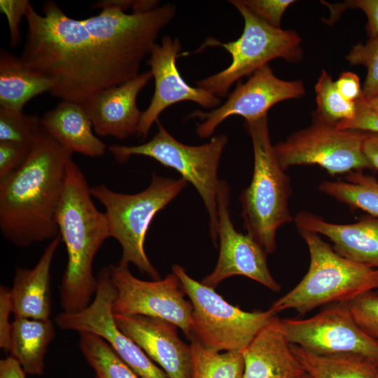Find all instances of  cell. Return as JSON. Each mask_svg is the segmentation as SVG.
<instances>
[{
    "instance_id": "6da1fadb",
    "label": "cell",
    "mask_w": 378,
    "mask_h": 378,
    "mask_svg": "<svg viewBox=\"0 0 378 378\" xmlns=\"http://www.w3.org/2000/svg\"><path fill=\"white\" fill-rule=\"evenodd\" d=\"M42 12L28 4L27 34L19 57L50 83L52 96L84 103L139 74L142 61L176 7L167 4L132 13L108 8L78 20L67 16L55 1H47Z\"/></svg>"
},
{
    "instance_id": "7a4b0ae2",
    "label": "cell",
    "mask_w": 378,
    "mask_h": 378,
    "mask_svg": "<svg viewBox=\"0 0 378 378\" xmlns=\"http://www.w3.org/2000/svg\"><path fill=\"white\" fill-rule=\"evenodd\" d=\"M73 153L43 130L27 160L0 181V230L18 247L52 241Z\"/></svg>"
},
{
    "instance_id": "3957f363",
    "label": "cell",
    "mask_w": 378,
    "mask_h": 378,
    "mask_svg": "<svg viewBox=\"0 0 378 378\" xmlns=\"http://www.w3.org/2000/svg\"><path fill=\"white\" fill-rule=\"evenodd\" d=\"M90 188L78 164L71 158L56 221L67 252V263L59 287L63 312L75 313L86 308L97 292L93 274L94 257L110 237L105 213L95 206Z\"/></svg>"
},
{
    "instance_id": "277c9868",
    "label": "cell",
    "mask_w": 378,
    "mask_h": 378,
    "mask_svg": "<svg viewBox=\"0 0 378 378\" xmlns=\"http://www.w3.org/2000/svg\"><path fill=\"white\" fill-rule=\"evenodd\" d=\"M254 157L253 178L239 195L244 225L267 252L276 250V232L291 222L288 202L291 195L289 176L280 167L270 141L267 114L245 120Z\"/></svg>"
},
{
    "instance_id": "5b68a950",
    "label": "cell",
    "mask_w": 378,
    "mask_h": 378,
    "mask_svg": "<svg viewBox=\"0 0 378 378\" xmlns=\"http://www.w3.org/2000/svg\"><path fill=\"white\" fill-rule=\"evenodd\" d=\"M298 229L309 248V267L292 290L272 304L270 309L276 314L293 309L304 314L318 307L349 302L378 289V269L339 255L314 232Z\"/></svg>"
},
{
    "instance_id": "8992f818",
    "label": "cell",
    "mask_w": 378,
    "mask_h": 378,
    "mask_svg": "<svg viewBox=\"0 0 378 378\" xmlns=\"http://www.w3.org/2000/svg\"><path fill=\"white\" fill-rule=\"evenodd\" d=\"M187 185L183 178L173 179L154 174L148 187L135 194L117 192L104 184L90 188L92 196L105 207L110 237L121 246L118 264L132 263L154 280L160 279L145 252L146 235L156 214Z\"/></svg>"
},
{
    "instance_id": "52a82bcc",
    "label": "cell",
    "mask_w": 378,
    "mask_h": 378,
    "mask_svg": "<svg viewBox=\"0 0 378 378\" xmlns=\"http://www.w3.org/2000/svg\"><path fill=\"white\" fill-rule=\"evenodd\" d=\"M228 2L240 13L244 20L241 36L235 41L220 42L208 38L201 46H220L230 53L232 62L225 69L197 82V85L219 98L227 95L230 87L240 78L275 59L289 63L302 60V38L292 29L274 27L253 15L240 0Z\"/></svg>"
},
{
    "instance_id": "ba28073f",
    "label": "cell",
    "mask_w": 378,
    "mask_h": 378,
    "mask_svg": "<svg viewBox=\"0 0 378 378\" xmlns=\"http://www.w3.org/2000/svg\"><path fill=\"white\" fill-rule=\"evenodd\" d=\"M158 132L148 141L136 146L113 144L108 150L119 163L133 155L151 158L164 167L174 169L195 186L209 215L210 236L218 239V169L227 136L219 134L206 144L189 146L176 140L158 120Z\"/></svg>"
},
{
    "instance_id": "9c48e42d",
    "label": "cell",
    "mask_w": 378,
    "mask_h": 378,
    "mask_svg": "<svg viewBox=\"0 0 378 378\" xmlns=\"http://www.w3.org/2000/svg\"><path fill=\"white\" fill-rule=\"evenodd\" d=\"M192 305V333L216 351H242L276 316L267 311L245 312L228 303L214 288L190 277L178 265L172 267Z\"/></svg>"
},
{
    "instance_id": "30bf717a",
    "label": "cell",
    "mask_w": 378,
    "mask_h": 378,
    "mask_svg": "<svg viewBox=\"0 0 378 378\" xmlns=\"http://www.w3.org/2000/svg\"><path fill=\"white\" fill-rule=\"evenodd\" d=\"M364 135L365 132L339 130L313 120L309 126L273 146V151L284 171L309 164H317L331 175L374 170L363 152Z\"/></svg>"
},
{
    "instance_id": "8fae6325",
    "label": "cell",
    "mask_w": 378,
    "mask_h": 378,
    "mask_svg": "<svg viewBox=\"0 0 378 378\" xmlns=\"http://www.w3.org/2000/svg\"><path fill=\"white\" fill-rule=\"evenodd\" d=\"M117 290L114 314L142 315L169 321L191 340L192 305L174 273L162 279L144 281L135 277L128 265L108 267Z\"/></svg>"
},
{
    "instance_id": "7c38bea8",
    "label": "cell",
    "mask_w": 378,
    "mask_h": 378,
    "mask_svg": "<svg viewBox=\"0 0 378 378\" xmlns=\"http://www.w3.org/2000/svg\"><path fill=\"white\" fill-rule=\"evenodd\" d=\"M280 330L292 344L317 355L356 354L378 363V342L357 325L349 302L328 304L307 319H278Z\"/></svg>"
},
{
    "instance_id": "4fadbf2b",
    "label": "cell",
    "mask_w": 378,
    "mask_h": 378,
    "mask_svg": "<svg viewBox=\"0 0 378 378\" xmlns=\"http://www.w3.org/2000/svg\"><path fill=\"white\" fill-rule=\"evenodd\" d=\"M98 286L91 303L75 312H60L55 322L63 330L94 334L106 341L119 358L141 378H168L165 372L117 326L113 305L117 295L108 267L97 276Z\"/></svg>"
},
{
    "instance_id": "5bb4252c",
    "label": "cell",
    "mask_w": 378,
    "mask_h": 378,
    "mask_svg": "<svg viewBox=\"0 0 378 378\" xmlns=\"http://www.w3.org/2000/svg\"><path fill=\"white\" fill-rule=\"evenodd\" d=\"M304 95L302 80L281 79L267 64L255 71L245 83L238 82L223 104L209 112L195 111L187 118L201 120L196 132L200 138H208L230 116L239 115L245 120L256 119L267 114L270 108L279 102Z\"/></svg>"
},
{
    "instance_id": "9a60e30c",
    "label": "cell",
    "mask_w": 378,
    "mask_h": 378,
    "mask_svg": "<svg viewBox=\"0 0 378 378\" xmlns=\"http://www.w3.org/2000/svg\"><path fill=\"white\" fill-rule=\"evenodd\" d=\"M218 238L219 255L214 271L202 283L215 288L224 279L243 275L255 280L274 292L281 290L267 264V252L249 234L237 232L230 219V188L220 180L217 190Z\"/></svg>"
},
{
    "instance_id": "2e32d148",
    "label": "cell",
    "mask_w": 378,
    "mask_h": 378,
    "mask_svg": "<svg viewBox=\"0 0 378 378\" xmlns=\"http://www.w3.org/2000/svg\"><path fill=\"white\" fill-rule=\"evenodd\" d=\"M182 50L177 37L164 35L155 43L148 64L155 80V90L150 104L143 111L136 136L144 139L158 117L169 106L183 101L195 102L203 108L220 106V99L199 87L189 85L177 68L176 59Z\"/></svg>"
},
{
    "instance_id": "e0dca14e",
    "label": "cell",
    "mask_w": 378,
    "mask_h": 378,
    "mask_svg": "<svg viewBox=\"0 0 378 378\" xmlns=\"http://www.w3.org/2000/svg\"><path fill=\"white\" fill-rule=\"evenodd\" d=\"M114 319L119 329L158 363L168 378H191L190 344L181 340L176 325L142 315L114 314Z\"/></svg>"
},
{
    "instance_id": "ac0fdd59",
    "label": "cell",
    "mask_w": 378,
    "mask_h": 378,
    "mask_svg": "<svg viewBox=\"0 0 378 378\" xmlns=\"http://www.w3.org/2000/svg\"><path fill=\"white\" fill-rule=\"evenodd\" d=\"M150 70L117 86L102 90L84 103L94 132L125 139L138 132L143 112L136 104L141 90L152 79Z\"/></svg>"
},
{
    "instance_id": "d6986e66",
    "label": "cell",
    "mask_w": 378,
    "mask_h": 378,
    "mask_svg": "<svg viewBox=\"0 0 378 378\" xmlns=\"http://www.w3.org/2000/svg\"><path fill=\"white\" fill-rule=\"evenodd\" d=\"M276 316L241 351L243 378H304L307 372L279 328Z\"/></svg>"
},
{
    "instance_id": "ffe728a7",
    "label": "cell",
    "mask_w": 378,
    "mask_h": 378,
    "mask_svg": "<svg viewBox=\"0 0 378 378\" xmlns=\"http://www.w3.org/2000/svg\"><path fill=\"white\" fill-rule=\"evenodd\" d=\"M294 220L298 227L329 238L334 244L332 248L339 255L378 269V218L370 215L353 224L340 225L328 223L316 214L302 211Z\"/></svg>"
},
{
    "instance_id": "44dd1931",
    "label": "cell",
    "mask_w": 378,
    "mask_h": 378,
    "mask_svg": "<svg viewBox=\"0 0 378 378\" xmlns=\"http://www.w3.org/2000/svg\"><path fill=\"white\" fill-rule=\"evenodd\" d=\"M62 238L50 241L36 265L31 269L17 267L10 288L15 317L50 318L51 314L50 267Z\"/></svg>"
},
{
    "instance_id": "7402d4cb",
    "label": "cell",
    "mask_w": 378,
    "mask_h": 378,
    "mask_svg": "<svg viewBox=\"0 0 378 378\" xmlns=\"http://www.w3.org/2000/svg\"><path fill=\"white\" fill-rule=\"evenodd\" d=\"M43 130L72 153L90 158L105 154L106 144L94 134L83 103L62 100L41 118Z\"/></svg>"
},
{
    "instance_id": "603a6c76",
    "label": "cell",
    "mask_w": 378,
    "mask_h": 378,
    "mask_svg": "<svg viewBox=\"0 0 378 378\" xmlns=\"http://www.w3.org/2000/svg\"><path fill=\"white\" fill-rule=\"evenodd\" d=\"M55 336L54 324L50 318L14 317L9 356L19 363L27 374L42 375L45 356Z\"/></svg>"
},
{
    "instance_id": "cb8c5ba5",
    "label": "cell",
    "mask_w": 378,
    "mask_h": 378,
    "mask_svg": "<svg viewBox=\"0 0 378 378\" xmlns=\"http://www.w3.org/2000/svg\"><path fill=\"white\" fill-rule=\"evenodd\" d=\"M50 83L6 49L0 52V107L22 111L31 99L50 92Z\"/></svg>"
},
{
    "instance_id": "d4e9b609",
    "label": "cell",
    "mask_w": 378,
    "mask_h": 378,
    "mask_svg": "<svg viewBox=\"0 0 378 378\" xmlns=\"http://www.w3.org/2000/svg\"><path fill=\"white\" fill-rule=\"evenodd\" d=\"M290 347L312 378H376L378 363L356 354L317 355L301 346Z\"/></svg>"
},
{
    "instance_id": "484cf974",
    "label": "cell",
    "mask_w": 378,
    "mask_h": 378,
    "mask_svg": "<svg viewBox=\"0 0 378 378\" xmlns=\"http://www.w3.org/2000/svg\"><path fill=\"white\" fill-rule=\"evenodd\" d=\"M346 182L323 181L319 190L351 208L360 209L378 218V181L361 171L346 174Z\"/></svg>"
},
{
    "instance_id": "4316f807",
    "label": "cell",
    "mask_w": 378,
    "mask_h": 378,
    "mask_svg": "<svg viewBox=\"0 0 378 378\" xmlns=\"http://www.w3.org/2000/svg\"><path fill=\"white\" fill-rule=\"evenodd\" d=\"M191 378H243L244 360L240 351H216L197 338L190 340Z\"/></svg>"
},
{
    "instance_id": "83f0119b",
    "label": "cell",
    "mask_w": 378,
    "mask_h": 378,
    "mask_svg": "<svg viewBox=\"0 0 378 378\" xmlns=\"http://www.w3.org/2000/svg\"><path fill=\"white\" fill-rule=\"evenodd\" d=\"M79 335V349L94 370V378H141L100 337L89 332Z\"/></svg>"
},
{
    "instance_id": "f1b7e54d",
    "label": "cell",
    "mask_w": 378,
    "mask_h": 378,
    "mask_svg": "<svg viewBox=\"0 0 378 378\" xmlns=\"http://www.w3.org/2000/svg\"><path fill=\"white\" fill-rule=\"evenodd\" d=\"M314 89L317 107L313 120L337 126L354 116L356 102H349L341 95L326 70H322Z\"/></svg>"
},
{
    "instance_id": "f546056e",
    "label": "cell",
    "mask_w": 378,
    "mask_h": 378,
    "mask_svg": "<svg viewBox=\"0 0 378 378\" xmlns=\"http://www.w3.org/2000/svg\"><path fill=\"white\" fill-rule=\"evenodd\" d=\"M42 132L41 118L38 115L0 107V141L34 146Z\"/></svg>"
},
{
    "instance_id": "4dcf8cb0",
    "label": "cell",
    "mask_w": 378,
    "mask_h": 378,
    "mask_svg": "<svg viewBox=\"0 0 378 378\" xmlns=\"http://www.w3.org/2000/svg\"><path fill=\"white\" fill-rule=\"evenodd\" d=\"M350 65H362L367 74L362 88L364 100L368 101L378 94V35L365 43L352 47L346 56Z\"/></svg>"
},
{
    "instance_id": "1f68e13d",
    "label": "cell",
    "mask_w": 378,
    "mask_h": 378,
    "mask_svg": "<svg viewBox=\"0 0 378 378\" xmlns=\"http://www.w3.org/2000/svg\"><path fill=\"white\" fill-rule=\"evenodd\" d=\"M349 307L359 328L378 342V292L363 293L350 300Z\"/></svg>"
},
{
    "instance_id": "d6a6232c",
    "label": "cell",
    "mask_w": 378,
    "mask_h": 378,
    "mask_svg": "<svg viewBox=\"0 0 378 378\" xmlns=\"http://www.w3.org/2000/svg\"><path fill=\"white\" fill-rule=\"evenodd\" d=\"M34 146L15 141H0V181L23 166Z\"/></svg>"
},
{
    "instance_id": "836d02e7",
    "label": "cell",
    "mask_w": 378,
    "mask_h": 378,
    "mask_svg": "<svg viewBox=\"0 0 378 378\" xmlns=\"http://www.w3.org/2000/svg\"><path fill=\"white\" fill-rule=\"evenodd\" d=\"M253 15L270 25L281 28L282 17L294 0H240Z\"/></svg>"
},
{
    "instance_id": "e575fe53",
    "label": "cell",
    "mask_w": 378,
    "mask_h": 378,
    "mask_svg": "<svg viewBox=\"0 0 378 378\" xmlns=\"http://www.w3.org/2000/svg\"><path fill=\"white\" fill-rule=\"evenodd\" d=\"M326 4L331 13L329 22H334L346 8H357L363 11L367 18L365 28L370 38L378 35V0H349L342 4Z\"/></svg>"
},
{
    "instance_id": "d590c367",
    "label": "cell",
    "mask_w": 378,
    "mask_h": 378,
    "mask_svg": "<svg viewBox=\"0 0 378 378\" xmlns=\"http://www.w3.org/2000/svg\"><path fill=\"white\" fill-rule=\"evenodd\" d=\"M30 2L28 0H0V10L7 19L10 35V46H17L20 42L22 34L20 24Z\"/></svg>"
},
{
    "instance_id": "8d00e7d4",
    "label": "cell",
    "mask_w": 378,
    "mask_h": 378,
    "mask_svg": "<svg viewBox=\"0 0 378 378\" xmlns=\"http://www.w3.org/2000/svg\"><path fill=\"white\" fill-rule=\"evenodd\" d=\"M337 128L378 133V112L368 107L363 97L356 102L354 116L339 122Z\"/></svg>"
},
{
    "instance_id": "74e56055",
    "label": "cell",
    "mask_w": 378,
    "mask_h": 378,
    "mask_svg": "<svg viewBox=\"0 0 378 378\" xmlns=\"http://www.w3.org/2000/svg\"><path fill=\"white\" fill-rule=\"evenodd\" d=\"M13 313L10 289L0 286V348L8 352L10 344L11 323L9 316Z\"/></svg>"
},
{
    "instance_id": "f35d334b",
    "label": "cell",
    "mask_w": 378,
    "mask_h": 378,
    "mask_svg": "<svg viewBox=\"0 0 378 378\" xmlns=\"http://www.w3.org/2000/svg\"><path fill=\"white\" fill-rule=\"evenodd\" d=\"M335 84L341 95L349 102H357L363 97L360 78L353 72H342Z\"/></svg>"
},
{
    "instance_id": "ab89813d",
    "label": "cell",
    "mask_w": 378,
    "mask_h": 378,
    "mask_svg": "<svg viewBox=\"0 0 378 378\" xmlns=\"http://www.w3.org/2000/svg\"><path fill=\"white\" fill-rule=\"evenodd\" d=\"M363 152L374 170L378 171V133L365 132Z\"/></svg>"
},
{
    "instance_id": "60d3db41",
    "label": "cell",
    "mask_w": 378,
    "mask_h": 378,
    "mask_svg": "<svg viewBox=\"0 0 378 378\" xmlns=\"http://www.w3.org/2000/svg\"><path fill=\"white\" fill-rule=\"evenodd\" d=\"M19 363L8 356L0 360V378H27Z\"/></svg>"
},
{
    "instance_id": "b9f144b4",
    "label": "cell",
    "mask_w": 378,
    "mask_h": 378,
    "mask_svg": "<svg viewBox=\"0 0 378 378\" xmlns=\"http://www.w3.org/2000/svg\"><path fill=\"white\" fill-rule=\"evenodd\" d=\"M364 102L368 107L378 112V94L370 100H364Z\"/></svg>"
},
{
    "instance_id": "7bdbcfd3",
    "label": "cell",
    "mask_w": 378,
    "mask_h": 378,
    "mask_svg": "<svg viewBox=\"0 0 378 378\" xmlns=\"http://www.w3.org/2000/svg\"><path fill=\"white\" fill-rule=\"evenodd\" d=\"M304 378H312V377L310 375L307 374Z\"/></svg>"
},
{
    "instance_id": "ee69618b",
    "label": "cell",
    "mask_w": 378,
    "mask_h": 378,
    "mask_svg": "<svg viewBox=\"0 0 378 378\" xmlns=\"http://www.w3.org/2000/svg\"><path fill=\"white\" fill-rule=\"evenodd\" d=\"M376 378H378V370H377V372Z\"/></svg>"
}]
</instances>
